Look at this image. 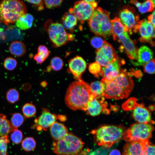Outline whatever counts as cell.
Segmentation results:
<instances>
[{
	"label": "cell",
	"mask_w": 155,
	"mask_h": 155,
	"mask_svg": "<svg viewBox=\"0 0 155 155\" xmlns=\"http://www.w3.org/2000/svg\"><path fill=\"white\" fill-rule=\"evenodd\" d=\"M63 1L61 0H44V2L46 7L51 9L59 7Z\"/></svg>",
	"instance_id": "obj_42"
},
{
	"label": "cell",
	"mask_w": 155,
	"mask_h": 155,
	"mask_svg": "<svg viewBox=\"0 0 155 155\" xmlns=\"http://www.w3.org/2000/svg\"><path fill=\"white\" fill-rule=\"evenodd\" d=\"M94 98L96 96L92 92L90 85L83 81H77L68 87L65 101L67 106L73 110L86 111L88 102Z\"/></svg>",
	"instance_id": "obj_1"
},
{
	"label": "cell",
	"mask_w": 155,
	"mask_h": 155,
	"mask_svg": "<svg viewBox=\"0 0 155 155\" xmlns=\"http://www.w3.org/2000/svg\"><path fill=\"white\" fill-rule=\"evenodd\" d=\"M106 41L101 38L98 36L92 37L90 40L91 45L97 49L100 48Z\"/></svg>",
	"instance_id": "obj_39"
},
{
	"label": "cell",
	"mask_w": 155,
	"mask_h": 155,
	"mask_svg": "<svg viewBox=\"0 0 155 155\" xmlns=\"http://www.w3.org/2000/svg\"><path fill=\"white\" fill-rule=\"evenodd\" d=\"M113 80L129 94L133 88V81L125 69H120L119 75Z\"/></svg>",
	"instance_id": "obj_17"
},
{
	"label": "cell",
	"mask_w": 155,
	"mask_h": 155,
	"mask_svg": "<svg viewBox=\"0 0 155 155\" xmlns=\"http://www.w3.org/2000/svg\"><path fill=\"white\" fill-rule=\"evenodd\" d=\"M51 135L55 141L59 140L68 133V129L63 124L55 122L49 127Z\"/></svg>",
	"instance_id": "obj_21"
},
{
	"label": "cell",
	"mask_w": 155,
	"mask_h": 155,
	"mask_svg": "<svg viewBox=\"0 0 155 155\" xmlns=\"http://www.w3.org/2000/svg\"><path fill=\"white\" fill-rule=\"evenodd\" d=\"M6 119V116L3 114L0 113V127L4 121Z\"/></svg>",
	"instance_id": "obj_46"
},
{
	"label": "cell",
	"mask_w": 155,
	"mask_h": 155,
	"mask_svg": "<svg viewBox=\"0 0 155 155\" xmlns=\"http://www.w3.org/2000/svg\"><path fill=\"white\" fill-rule=\"evenodd\" d=\"M9 140L7 135L1 137L0 138V155H7V144Z\"/></svg>",
	"instance_id": "obj_37"
},
{
	"label": "cell",
	"mask_w": 155,
	"mask_h": 155,
	"mask_svg": "<svg viewBox=\"0 0 155 155\" xmlns=\"http://www.w3.org/2000/svg\"><path fill=\"white\" fill-rule=\"evenodd\" d=\"M101 81L105 85V90L102 95L106 98L117 100L122 99L126 98L129 94L113 80L108 81L103 78Z\"/></svg>",
	"instance_id": "obj_9"
},
{
	"label": "cell",
	"mask_w": 155,
	"mask_h": 155,
	"mask_svg": "<svg viewBox=\"0 0 155 155\" xmlns=\"http://www.w3.org/2000/svg\"><path fill=\"white\" fill-rule=\"evenodd\" d=\"M125 131V128L122 126L105 125L93 130L91 133L95 143L108 148L123 138Z\"/></svg>",
	"instance_id": "obj_2"
},
{
	"label": "cell",
	"mask_w": 155,
	"mask_h": 155,
	"mask_svg": "<svg viewBox=\"0 0 155 155\" xmlns=\"http://www.w3.org/2000/svg\"><path fill=\"white\" fill-rule=\"evenodd\" d=\"M97 49L110 63L118 59V55L112 46L106 41L100 48Z\"/></svg>",
	"instance_id": "obj_22"
},
{
	"label": "cell",
	"mask_w": 155,
	"mask_h": 155,
	"mask_svg": "<svg viewBox=\"0 0 155 155\" xmlns=\"http://www.w3.org/2000/svg\"><path fill=\"white\" fill-rule=\"evenodd\" d=\"M149 140L128 142L124 146L122 155H145Z\"/></svg>",
	"instance_id": "obj_14"
},
{
	"label": "cell",
	"mask_w": 155,
	"mask_h": 155,
	"mask_svg": "<svg viewBox=\"0 0 155 155\" xmlns=\"http://www.w3.org/2000/svg\"><path fill=\"white\" fill-rule=\"evenodd\" d=\"M155 11L154 10L152 14L149 15L148 17V21L151 23L155 28Z\"/></svg>",
	"instance_id": "obj_45"
},
{
	"label": "cell",
	"mask_w": 155,
	"mask_h": 155,
	"mask_svg": "<svg viewBox=\"0 0 155 155\" xmlns=\"http://www.w3.org/2000/svg\"><path fill=\"white\" fill-rule=\"evenodd\" d=\"M149 109L151 111H153L154 110V107L153 105H151L149 106Z\"/></svg>",
	"instance_id": "obj_49"
},
{
	"label": "cell",
	"mask_w": 155,
	"mask_h": 155,
	"mask_svg": "<svg viewBox=\"0 0 155 155\" xmlns=\"http://www.w3.org/2000/svg\"><path fill=\"white\" fill-rule=\"evenodd\" d=\"M44 27L54 47L64 45L74 38L73 35L66 32L61 24L54 22L51 20L45 22Z\"/></svg>",
	"instance_id": "obj_6"
},
{
	"label": "cell",
	"mask_w": 155,
	"mask_h": 155,
	"mask_svg": "<svg viewBox=\"0 0 155 155\" xmlns=\"http://www.w3.org/2000/svg\"><path fill=\"white\" fill-rule=\"evenodd\" d=\"M154 129L151 123H135L125 131L123 138L127 142L149 140Z\"/></svg>",
	"instance_id": "obj_7"
},
{
	"label": "cell",
	"mask_w": 155,
	"mask_h": 155,
	"mask_svg": "<svg viewBox=\"0 0 155 155\" xmlns=\"http://www.w3.org/2000/svg\"><path fill=\"white\" fill-rule=\"evenodd\" d=\"M153 53L152 51L146 46H142L138 50L137 61V62H132L136 66L144 65L151 60Z\"/></svg>",
	"instance_id": "obj_20"
},
{
	"label": "cell",
	"mask_w": 155,
	"mask_h": 155,
	"mask_svg": "<svg viewBox=\"0 0 155 155\" xmlns=\"http://www.w3.org/2000/svg\"><path fill=\"white\" fill-rule=\"evenodd\" d=\"M22 111L24 117L27 118L33 117L36 112V107L31 102L24 104L22 107Z\"/></svg>",
	"instance_id": "obj_29"
},
{
	"label": "cell",
	"mask_w": 155,
	"mask_h": 155,
	"mask_svg": "<svg viewBox=\"0 0 155 155\" xmlns=\"http://www.w3.org/2000/svg\"><path fill=\"white\" fill-rule=\"evenodd\" d=\"M132 116L138 123L148 124L154 123L152 120L151 113L143 104H139L133 110Z\"/></svg>",
	"instance_id": "obj_16"
},
{
	"label": "cell",
	"mask_w": 155,
	"mask_h": 155,
	"mask_svg": "<svg viewBox=\"0 0 155 155\" xmlns=\"http://www.w3.org/2000/svg\"><path fill=\"white\" fill-rule=\"evenodd\" d=\"M24 121V118L22 114L16 113L12 115L10 122L13 128L17 129L22 124Z\"/></svg>",
	"instance_id": "obj_31"
},
{
	"label": "cell",
	"mask_w": 155,
	"mask_h": 155,
	"mask_svg": "<svg viewBox=\"0 0 155 155\" xmlns=\"http://www.w3.org/2000/svg\"><path fill=\"white\" fill-rule=\"evenodd\" d=\"M137 99L134 97H131L128 99L122 105V107L124 111L133 110L139 105L137 103Z\"/></svg>",
	"instance_id": "obj_34"
},
{
	"label": "cell",
	"mask_w": 155,
	"mask_h": 155,
	"mask_svg": "<svg viewBox=\"0 0 155 155\" xmlns=\"http://www.w3.org/2000/svg\"><path fill=\"white\" fill-rule=\"evenodd\" d=\"M108 155H121V154L118 150L113 149L110 152Z\"/></svg>",
	"instance_id": "obj_47"
},
{
	"label": "cell",
	"mask_w": 155,
	"mask_h": 155,
	"mask_svg": "<svg viewBox=\"0 0 155 155\" xmlns=\"http://www.w3.org/2000/svg\"><path fill=\"white\" fill-rule=\"evenodd\" d=\"M27 13V8L22 1L5 0L0 2V22L7 25L16 22Z\"/></svg>",
	"instance_id": "obj_4"
},
{
	"label": "cell",
	"mask_w": 155,
	"mask_h": 155,
	"mask_svg": "<svg viewBox=\"0 0 155 155\" xmlns=\"http://www.w3.org/2000/svg\"><path fill=\"white\" fill-rule=\"evenodd\" d=\"M84 145L81 138L68 133L62 138L53 143L52 149L57 155H78Z\"/></svg>",
	"instance_id": "obj_3"
},
{
	"label": "cell",
	"mask_w": 155,
	"mask_h": 155,
	"mask_svg": "<svg viewBox=\"0 0 155 155\" xmlns=\"http://www.w3.org/2000/svg\"><path fill=\"white\" fill-rule=\"evenodd\" d=\"M155 65V59L154 58L144 65L143 67L144 72L149 74L154 73Z\"/></svg>",
	"instance_id": "obj_41"
},
{
	"label": "cell",
	"mask_w": 155,
	"mask_h": 155,
	"mask_svg": "<svg viewBox=\"0 0 155 155\" xmlns=\"http://www.w3.org/2000/svg\"><path fill=\"white\" fill-rule=\"evenodd\" d=\"M69 70L77 81H83L81 76L85 71L87 65L84 60L81 57L77 56L70 59L69 62Z\"/></svg>",
	"instance_id": "obj_15"
},
{
	"label": "cell",
	"mask_w": 155,
	"mask_h": 155,
	"mask_svg": "<svg viewBox=\"0 0 155 155\" xmlns=\"http://www.w3.org/2000/svg\"><path fill=\"white\" fill-rule=\"evenodd\" d=\"M130 3L134 4L138 8L139 11L142 13L152 11L155 7V5L151 0H148L143 3L136 0H132L130 1Z\"/></svg>",
	"instance_id": "obj_27"
},
{
	"label": "cell",
	"mask_w": 155,
	"mask_h": 155,
	"mask_svg": "<svg viewBox=\"0 0 155 155\" xmlns=\"http://www.w3.org/2000/svg\"><path fill=\"white\" fill-rule=\"evenodd\" d=\"M58 117L56 115L51 113L47 109L43 110L41 115L34 120V124L32 126L36 128L39 131L42 130L46 131L55 122H56Z\"/></svg>",
	"instance_id": "obj_12"
},
{
	"label": "cell",
	"mask_w": 155,
	"mask_h": 155,
	"mask_svg": "<svg viewBox=\"0 0 155 155\" xmlns=\"http://www.w3.org/2000/svg\"><path fill=\"white\" fill-rule=\"evenodd\" d=\"M92 92L95 96L96 99H98L102 96L105 88L104 84L100 81H98L91 83L90 85Z\"/></svg>",
	"instance_id": "obj_26"
},
{
	"label": "cell",
	"mask_w": 155,
	"mask_h": 155,
	"mask_svg": "<svg viewBox=\"0 0 155 155\" xmlns=\"http://www.w3.org/2000/svg\"><path fill=\"white\" fill-rule=\"evenodd\" d=\"M97 5V2L94 0L77 1L75 2L73 8L69 9V12L73 14L82 24L90 19Z\"/></svg>",
	"instance_id": "obj_8"
},
{
	"label": "cell",
	"mask_w": 155,
	"mask_h": 155,
	"mask_svg": "<svg viewBox=\"0 0 155 155\" xmlns=\"http://www.w3.org/2000/svg\"><path fill=\"white\" fill-rule=\"evenodd\" d=\"M26 1L32 4L34 6L37 7V9L38 11H41L44 9L43 1L41 0H27Z\"/></svg>",
	"instance_id": "obj_43"
},
{
	"label": "cell",
	"mask_w": 155,
	"mask_h": 155,
	"mask_svg": "<svg viewBox=\"0 0 155 155\" xmlns=\"http://www.w3.org/2000/svg\"><path fill=\"white\" fill-rule=\"evenodd\" d=\"M9 50L10 53L13 56L20 57L23 55L26 51V47L23 42L15 41L10 44Z\"/></svg>",
	"instance_id": "obj_25"
},
{
	"label": "cell",
	"mask_w": 155,
	"mask_h": 155,
	"mask_svg": "<svg viewBox=\"0 0 155 155\" xmlns=\"http://www.w3.org/2000/svg\"><path fill=\"white\" fill-rule=\"evenodd\" d=\"M89 70L92 74L96 76H99L101 69V66L96 62L90 63L89 65Z\"/></svg>",
	"instance_id": "obj_40"
},
{
	"label": "cell",
	"mask_w": 155,
	"mask_h": 155,
	"mask_svg": "<svg viewBox=\"0 0 155 155\" xmlns=\"http://www.w3.org/2000/svg\"><path fill=\"white\" fill-rule=\"evenodd\" d=\"M17 65V61L16 59L11 57L5 58L3 63L5 68L9 71L14 70L16 67Z\"/></svg>",
	"instance_id": "obj_35"
},
{
	"label": "cell",
	"mask_w": 155,
	"mask_h": 155,
	"mask_svg": "<svg viewBox=\"0 0 155 155\" xmlns=\"http://www.w3.org/2000/svg\"><path fill=\"white\" fill-rule=\"evenodd\" d=\"M107 106L106 102L94 98L88 102L86 111L88 115L97 116L101 113L104 108H106Z\"/></svg>",
	"instance_id": "obj_19"
},
{
	"label": "cell",
	"mask_w": 155,
	"mask_h": 155,
	"mask_svg": "<svg viewBox=\"0 0 155 155\" xmlns=\"http://www.w3.org/2000/svg\"><path fill=\"white\" fill-rule=\"evenodd\" d=\"M139 31L141 37L140 40L142 42L150 43L154 46V42L152 39L155 37L154 28L152 24L146 19L138 21L135 26L134 32Z\"/></svg>",
	"instance_id": "obj_10"
},
{
	"label": "cell",
	"mask_w": 155,
	"mask_h": 155,
	"mask_svg": "<svg viewBox=\"0 0 155 155\" xmlns=\"http://www.w3.org/2000/svg\"><path fill=\"white\" fill-rule=\"evenodd\" d=\"M15 129L12 126L10 121L6 119L0 127V137L7 135Z\"/></svg>",
	"instance_id": "obj_33"
},
{
	"label": "cell",
	"mask_w": 155,
	"mask_h": 155,
	"mask_svg": "<svg viewBox=\"0 0 155 155\" xmlns=\"http://www.w3.org/2000/svg\"><path fill=\"white\" fill-rule=\"evenodd\" d=\"M102 111L104 113L107 114H108L109 113V110L106 108H104L102 110Z\"/></svg>",
	"instance_id": "obj_48"
},
{
	"label": "cell",
	"mask_w": 155,
	"mask_h": 155,
	"mask_svg": "<svg viewBox=\"0 0 155 155\" xmlns=\"http://www.w3.org/2000/svg\"><path fill=\"white\" fill-rule=\"evenodd\" d=\"M121 64L118 59L105 67H101L100 75L108 81L112 80L119 75Z\"/></svg>",
	"instance_id": "obj_18"
},
{
	"label": "cell",
	"mask_w": 155,
	"mask_h": 155,
	"mask_svg": "<svg viewBox=\"0 0 155 155\" xmlns=\"http://www.w3.org/2000/svg\"><path fill=\"white\" fill-rule=\"evenodd\" d=\"M22 148L25 151H31L35 148L36 142L33 138L27 137L22 141Z\"/></svg>",
	"instance_id": "obj_32"
},
{
	"label": "cell",
	"mask_w": 155,
	"mask_h": 155,
	"mask_svg": "<svg viewBox=\"0 0 155 155\" xmlns=\"http://www.w3.org/2000/svg\"><path fill=\"white\" fill-rule=\"evenodd\" d=\"M109 13L100 7L95 9L89 20L88 24L91 31L96 35L103 37L111 34L112 24Z\"/></svg>",
	"instance_id": "obj_5"
},
{
	"label": "cell",
	"mask_w": 155,
	"mask_h": 155,
	"mask_svg": "<svg viewBox=\"0 0 155 155\" xmlns=\"http://www.w3.org/2000/svg\"><path fill=\"white\" fill-rule=\"evenodd\" d=\"M49 54L48 48L45 46L40 45L38 48V53L34 57V59L39 64L43 63Z\"/></svg>",
	"instance_id": "obj_28"
},
{
	"label": "cell",
	"mask_w": 155,
	"mask_h": 155,
	"mask_svg": "<svg viewBox=\"0 0 155 155\" xmlns=\"http://www.w3.org/2000/svg\"><path fill=\"white\" fill-rule=\"evenodd\" d=\"M145 155H155V146L150 142L147 145L145 152Z\"/></svg>",
	"instance_id": "obj_44"
},
{
	"label": "cell",
	"mask_w": 155,
	"mask_h": 155,
	"mask_svg": "<svg viewBox=\"0 0 155 155\" xmlns=\"http://www.w3.org/2000/svg\"><path fill=\"white\" fill-rule=\"evenodd\" d=\"M50 67L55 71H58L63 67L64 63L62 59L58 57H53L50 62Z\"/></svg>",
	"instance_id": "obj_36"
},
{
	"label": "cell",
	"mask_w": 155,
	"mask_h": 155,
	"mask_svg": "<svg viewBox=\"0 0 155 155\" xmlns=\"http://www.w3.org/2000/svg\"><path fill=\"white\" fill-rule=\"evenodd\" d=\"M12 132L10 136L12 141L16 144L20 143L22 142L23 138V134L22 131L16 129Z\"/></svg>",
	"instance_id": "obj_38"
},
{
	"label": "cell",
	"mask_w": 155,
	"mask_h": 155,
	"mask_svg": "<svg viewBox=\"0 0 155 155\" xmlns=\"http://www.w3.org/2000/svg\"><path fill=\"white\" fill-rule=\"evenodd\" d=\"M120 20L124 25L125 30L131 34L136 25L139 17L135 16L131 8H125L121 11L120 13Z\"/></svg>",
	"instance_id": "obj_13"
},
{
	"label": "cell",
	"mask_w": 155,
	"mask_h": 155,
	"mask_svg": "<svg viewBox=\"0 0 155 155\" xmlns=\"http://www.w3.org/2000/svg\"><path fill=\"white\" fill-rule=\"evenodd\" d=\"M34 18L29 13H26L20 16L16 22V26L22 30L31 28L33 24Z\"/></svg>",
	"instance_id": "obj_24"
},
{
	"label": "cell",
	"mask_w": 155,
	"mask_h": 155,
	"mask_svg": "<svg viewBox=\"0 0 155 155\" xmlns=\"http://www.w3.org/2000/svg\"><path fill=\"white\" fill-rule=\"evenodd\" d=\"M61 22L65 29L72 32L77 25V19L73 14L66 12L62 17Z\"/></svg>",
	"instance_id": "obj_23"
},
{
	"label": "cell",
	"mask_w": 155,
	"mask_h": 155,
	"mask_svg": "<svg viewBox=\"0 0 155 155\" xmlns=\"http://www.w3.org/2000/svg\"><path fill=\"white\" fill-rule=\"evenodd\" d=\"M113 38L114 40L118 39L119 41L123 44L130 59L137 60L138 49L135 46L134 42L129 37L125 29L120 31Z\"/></svg>",
	"instance_id": "obj_11"
},
{
	"label": "cell",
	"mask_w": 155,
	"mask_h": 155,
	"mask_svg": "<svg viewBox=\"0 0 155 155\" xmlns=\"http://www.w3.org/2000/svg\"><path fill=\"white\" fill-rule=\"evenodd\" d=\"M20 96L18 90L15 88H12L7 92L6 98L9 103L13 104L19 100Z\"/></svg>",
	"instance_id": "obj_30"
}]
</instances>
